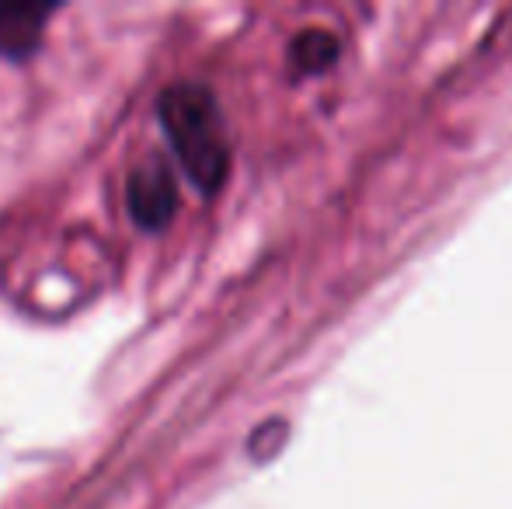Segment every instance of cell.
I'll use <instances>...</instances> for the list:
<instances>
[{
	"label": "cell",
	"instance_id": "cell-3",
	"mask_svg": "<svg viewBox=\"0 0 512 509\" xmlns=\"http://www.w3.org/2000/svg\"><path fill=\"white\" fill-rule=\"evenodd\" d=\"M49 18H53V7L46 4H0V53L14 60L32 53Z\"/></svg>",
	"mask_w": 512,
	"mask_h": 509
},
{
	"label": "cell",
	"instance_id": "cell-4",
	"mask_svg": "<svg viewBox=\"0 0 512 509\" xmlns=\"http://www.w3.org/2000/svg\"><path fill=\"white\" fill-rule=\"evenodd\" d=\"M335 56H338V39L331 32H324V28H307L290 46V60L297 63L300 70H307V74H317V70L331 67Z\"/></svg>",
	"mask_w": 512,
	"mask_h": 509
},
{
	"label": "cell",
	"instance_id": "cell-1",
	"mask_svg": "<svg viewBox=\"0 0 512 509\" xmlns=\"http://www.w3.org/2000/svg\"><path fill=\"white\" fill-rule=\"evenodd\" d=\"M161 126L196 189L216 192L230 168V143L216 98L203 84L178 81L157 102Z\"/></svg>",
	"mask_w": 512,
	"mask_h": 509
},
{
	"label": "cell",
	"instance_id": "cell-2",
	"mask_svg": "<svg viewBox=\"0 0 512 509\" xmlns=\"http://www.w3.org/2000/svg\"><path fill=\"white\" fill-rule=\"evenodd\" d=\"M126 192H129V213L147 231H157V227H164L175 217L178 189L168 164L161 157H147L143 164H136L133 175H129Z\"/></svg>",
	"mask_w": 512,
	"mask_h": 509
}]
</instances>
